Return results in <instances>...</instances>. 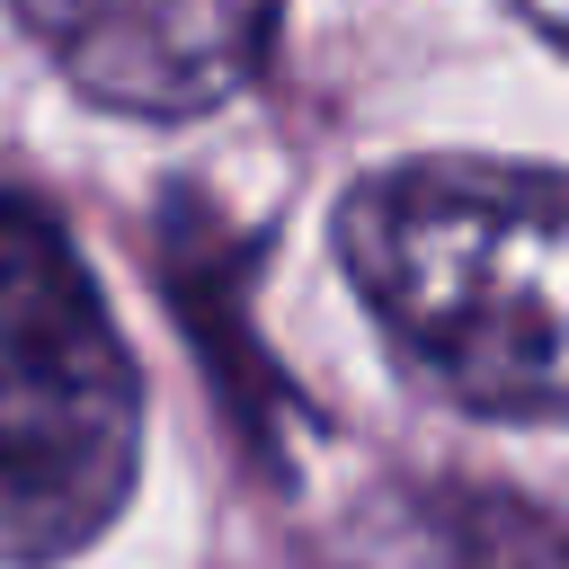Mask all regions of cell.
<instances>
[{"mask_svg":"<svg viewBox=\"0 0 569 569\" xmlns=\"http://www.w3.org/2000/svg\"><path fill=\"white\" fill-rule=\"evenodd\" d=\"M338 258L445 400L569 427V178L507 160L373 169L338 204Z\"/></svg>","mask_w":569,"mask_h":569,"instance_id":"6da1fadb","label":"cell"},{"mask_svg":"<svg viewBox=\"0 0 569 569\" xmlns=\"http://www.w3.org/2000/svg\"><path fill=\"white\" fill-rule=\"evenodd\" d=\"M142 373L71 240L0 187V569L80 560L133 498Z\"/></svg>","mask_w":569,"mask_h":569,"instance_id":"7a4b0ae2","label":"cell"},{"mask_svg":"<svg viewBox=\"0 0 569 569\" xmlns=\"http://www.w3.org/2000/svg\"><path fill=\"white\" fill-rule=\"evenodd\" d=\"M53 71L116 116H213L276 44L284 0H9Z\"/></svg>","mask_w":569,"mask_h":569,"instance_id":"3957f363","label":"cell"},{"mask_svg":"<svg viewBox=\"0 0 569 569\" xmlns=\"http://www.w3.org/2000/svg\"><path fill=\"white\" fill-rule=\"evenodd\" d=\"M329 569H569V533L498 489H391L347 525Z\"/></svg>","mask_w":569,"mask_h":569,"instance_id":"277c9868","label":"cell"},{"mask_svg":"<svg viewBox=\"0 0 569 569\" xmlns=\"http://www.w3.org/2000/svg\"><path fill=\"white\" fill-rule=\"evenodd\" d=\"M525 18H533V27H542L560 53H569V0H525Z\"/></svg>","mask_w":569,"mask_h":569,"instance_id":"5b68a950","label":"cell"}]
</instances>
